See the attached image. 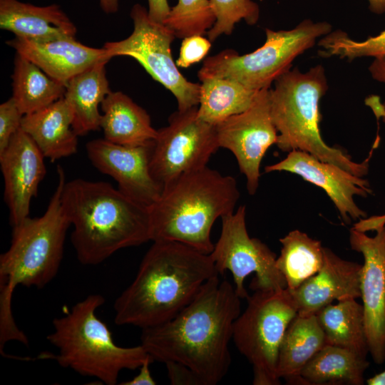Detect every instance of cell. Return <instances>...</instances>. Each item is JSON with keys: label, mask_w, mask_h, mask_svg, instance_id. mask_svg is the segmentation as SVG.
<instances>
[{"label": "cell", "mask_w": 385, "mask_h": 385, "mask_svg": "<svg viewBox=\"0 0 385 385\" xmlns=\"http://www.w3.org/2000/svg\"><path fill=\"white\" fill-rule=\"evenodd\" d=\"M219 276L207 281L174 317L142 329L140 344L153 361L165 364L171 384L215 385L228 372L240 298Z\"/></svg>", "instance_id": "obj_1"}, {"label": "cell", "mask_w": 385, "mask_h": 385, "mask_svg": "<svg viewBox=\"0 0 385 385\" xmlns=\"http://www.w3.org/2000/svg\"><path fill=\"white\" fill-rule=\"evenodd\" d=\"M152 242L133 281L115 301L118 325L143 329L164 323L219 274L210 254L175 241Z\"/></svg>", "instance_id": "obj_2"}, {"label": "cell", "mask_w": 385, "mask_h": 385, "mask_svg": "<svg viewBox=\"0 0 385 385\" xmlns=\"http://www.w3.org/2000/svg\"><path fill=\"white\" fill-rule=\"evenodd\" d=\"M61 203L73 227L71 242L83 265L101 264L121 249L151 241L148 207L108 183L66 181Z\"/></svg>", "instance_id": "obj_3"}, {"label": "cell", "mask_w": 385, "mask_h": 385, "mask_svg": "<svg viewBox=\"0 0 385 385\" xmlns=\"http://www.w3.org/2000/svg\"><path fill=\"white\" fill-rule=\"evenodd\" d=\"M239 198L232 176L207 165L186 173L165 186L148 207L151 241H175L210 254L213 224L233 212Z\"/></svg>", "instance_id": "obj_4"}, {"label": "cell", "mask_w": 385, "mask_h": 385, "mask_svg": "<svg viewBox=\"0 0 385 385\" xmlns=\"http://www.w3.org/2000/svg\"><path fill=\"white\" fill-rule=\"evenodd\" d=\"M104 303L102 295L87 296L53 319V332L46 338L57 349L50 358L61 366L115 385L123 370L139 369L150 356L141 344L123 347L115 343L108 326L96 315Z\"/></svg>", "instance_id": "obj_5"}, {"label": "cell", "mask_w": 385, "mask_h": 385, "mask_svg": "<svg viewBox=\"0 0 385 385\" xmlns=\"http://www.w3.org/2000/svg\"><path fill=\"white\" fill-rule=\"evenodd\" d=\"M270 88V111L278 133L276 145L283 152L302 150L364 177L369 172V159L354 162L341 148L328 145L322 139L319 103L328 88L322 65L306 72L289 70Z\"/></svg>", "instance_id": "obj_6"}, {"label": "cell", "mask_w": 385, "mask_h": 385, "mask_svg": "<svg viewBox=\"0 0 385 385\" xmlns=\"http://www.w3.org/2000/svg\"><path fill=\"white\" fill-rule=\"evenodd\" d=\"M57 174L58 184L45 212L13 227L11 245L0 256V298L12 299L18 285L42 288L58 272L71 225L61 203L66 180L60 165Z\"/></svg>", "instance_id": "obj_7"}, {"label": "cell", "mask_w": 385, "mask_h": 385, "mask_svg": "<svg viewBox=\"0 0 385 385\" xmlns=\"http://www.w3.org/2000/svg\"><path fill=\"white\" fill-rule=\"evenodd\" d=\"M326 21L305 19L289 30L265 29L264 44L254 51L240 55L225 49L205 59L197 72L200 81L210 77L232 79L248 88L260 91L290 70L294 60L314 46L317 39L332 31Z\"/></svg>", "instance_id": "obj_8"}, {"label": "cell", "mask_w": 385, "mask_h": 385, "mask_svg": "<svg viewBox=\"0 0 385 385\" xmlns=\"http://www.w3.org/2000/svg\"><path fill=\"white\" fill-rule=\"evenodd\" d=\"M247 300L245 311L235 321L232 340L252 366L253 384H279V350L297 314L296 304L287 288L255 290Z\"/></svg>", "instance_id": "obj_9"}, {"label": "cell", "mask_w": 385, "mask_h": 385, "mask_svg": "<svg viewBox=\"0 0 385 385\" xmlns=\"http://www.w3.org/2000/svg\"><path fill=\"white\" fill-rule=\"evenodd\" d=\"M133 30L127 38L106 42L103 48L108 56H129L136 60L150 76L170 91L184 111L199 104L200 86L188 81L179 71L171 53L175 36L165 24L151 19L148 10L139 4L130 11Z\"/></svg>", "instance_id": "obj_10"}, {"label": "cell", "mask_w": 385, "mask_h": 385, "mask_svg": "<svg viewBox=\"0 0 385 385\" xmlns=\"http://www.w3.org/2000/svg\"><path fill=\"white\" fill-rule=\"evenodd\" d=\"M246 207L221 217L220 237L210 255L219 274L229 271L240 299L249 294L245 287L246 277L255 274L252 290L287 288L286 281L276 266V254L260 240L250 237L246 227Z\"/></svg>", "instance_id": "obj_11"}, {"label": "cell", "mask_w": 385, "mask_h": 385, "mask_svg": "<svg viewBox=\"0 0 385 385\" xmlns=\"http://www.w3.org/2000/svg\"><path fill=\"white\" fill-rule=\"evenodd\" d=\"M220 148L216 126L201 120L197 106L177 111L168 125L158 130L150 172L163 188L182 175L205 167Z\"/></svg>", "instance_id": "obj_12"}, {"label": "cell", "mask_w": 385, "mask_h": 385, "mask_svg": "<svg viewBox=\"0 0 385 385\" xmlns=\"http://www.w3.org/2000/svg\"><path fill=\"white\" fill-rule=\"evenodd\" d=\"M220 148L235 157L240 172L247 180L250 195L259 186L260 165L270 147L277 141L278 133L270 111V88L259 91L252 105L216 125Z\"/></svg>", "instance_id": "obj_13"}, {"label": "cell", "mask_w": 385, "mask_h": 385, "mask_svg": "<svg viewBox=\"0 0 385 385\" xmlns=\"http://www.w3.org/2000/svg\"><path fill=\"white\" fill-rule=\"evenodd\" d=\"M385 223L366 235L352 227L349 242L353 250L362 254L360 291L369 354L376 364L385 361Z\"/></svg>", "instance_id": "obj_14"}, {"label": "cell", "mask_w": 385, "mask_h": 385, "mask_svg": "<svg viewBox=\"0 0 385 385\" xmlns=\"http://www.w3.org/2000/svg\"><path fill=\"white\" fill-rule=\"evenodd\" d=\"M153 142L154 140L140 145H123L99 138L88 142L86 148L92 165L113 178L120 191L149 207L163 192V188L150 172Z\"/></svg>", "instance_id": "obj_15"}, {"label": "cell", "mask_w": 385, "mask_h": 385, "mask_svg": "<svg viewBox=\"0 0 385 385\" xmlns=\"http://www.w3.org/2000/svg\"><path fill=\"white\" fill-rule=\"evenodd\" d=\"M266 173L286 171L302 177L321 188L335 205L344 222L364 217L366 213L357 206L354 196L372 193L369 183L333 163L324 162L302 150H292L278 163L265 168Z\"/></svg>", "instance_id": "obj_16"}, {"label": "cell", "mask_w": 385, "mask_h": 385, "mask_svg": "<svg viewBox=\"0 0 385 385\" xmlns=\"http://www.w3.org/2000/svg\"><path fill=\"white\" fill-rule=\"evenodd\" d=\"M44 158L34 140L21 128L0 153L4 200L12 227L29 217L31 200L36 197L39 183L46 175Z\"/></svg>", "instance_id": "obj_17"}, {"label": "cell", "mask_w": 385, "mask_h": 385, "mask_svg": "<svg viewBox=\"0 0 385 385\" xmlns=\"http://www.w3.org/2000/svg\"><path fill=\"white\" fill-rule=\"evenodd\" d=\"M362 265L345 260L329 248L324 247L321 270L289 291L297 309V314H315L334 300L361 298L360 277Z\"/></svg>", "instance_id": "obj_18"}, {"label": "cell", "mask_w": 385, "mask_h": 385, "mask_svg": "<svg viewBox=\"0 0 385 385\" xmlns=\"http://www.w3.org/2000/svg\"><path fill=\"white\" fill-rule=\"evenodd\" d=\"M6 43L53 79L66 86L75 76L92 66L111 59L106 49L87 46L76 37L36 41L19 37Z\"/></svg>", "instance_id": "obj_19"}, {"label": "cell", "mask_w": 385, "mask_h": 385, "mask_svg": "<svg viewBox=\"0 0 385 385\" xmlns=\"http://www.w3.org/2000/svg\"><path fill=\"white\" fill-rule=\"evenodd\" d=\"M0 28L36 41L76 37L77 31L59 6H37L18 0H0Z\"/></svg>", "instance_id": "obj_20"}, {"label": "cell", "mask_w": 385, "mask_h": 385, "mask_svg": "<svg viewBox=\"0 0 385 385\" xmlns=\"http://www.w3.org/2000/svg\"><path fill=\"white\" fill-rule=\"evenodd\" d=\"M73 120L71 108L63 97L44 108L24 115L21 128L45 158L54 162L77 152L78 135L72 127Z\"/></svg>", "instance_id": "obj_21"}, {"label": "cell", "mask_w": 385, "mask_h": 385, "mask_svg": "<svg viewBox=\"0 0 385 385\" xmlns=\"http://www.w3.org/2000/svg\"><path fill=\"white\" fill-rule=\"evenodd\" d=\"M104 138L123 145H140L155 140L158 130L147 111L120 91H111L101 106Z\"/></svg>", "instance_id": "obj_22"}, {"label": "cell", "mask_w": 385, "mask_h": 385, "mask_svg": "<svg viewBox=\"0 0 385 385\" xmlns=\"http://www.w3.org/2000/svg\"><path fill=\"white\" fill-rule=\"evenodd\" d=\"M101 61L73 77L66 84L63 98L71 108L72 127L78 136L101 128L100 107L112 91L106 65Z\"/></svg>", "instance_id": "obj_23"}, {"label": "cell", "mask_w": 385, "mask_h": 385, "mask_svg": "<svg viewBox=\"0 0 385 385\" xmlns=\"http://www.w3.org/2000/svg\"><path fill=\"white\" fill-rule=\"evenodd\" d=\"M326 344L316 314H297L289 323L279 347L278 378L285 379L289 384H304L302 370Z\"/></svg>", "instance_id": "obj_24"}, {"label": "cell", "mask_w": 385, "mask_h": 385, "mask_svg": "<svg viewBox=\"0 0 385 385\" xmlns=\"http://www.w3.org/2000/svg\"><path fill=\"white\" fill-rule=\"evenodd\" d=\"M327 344L346 349L366 358L369 353L362 304L348 298L329 304L316 314Z\"/></svg>", "instance_id": "obj_25"}, {"label": "cell", "mask_w": 385, "mask_h": 385, "mask_svg": "<svg viewBox=\"0 0 385 385\" xmlns=\"http://www.w3.org/2000/svg\"><path fill=\"white\" fill-rule=\"evenodd\" d=\"M369 366L366 358L339 346L326 344L304 366V384L362 385Z\"/></svg>", "instance_id": "obj_26"}, {"label": "cell", "mask_w": 385, "mask_h": 385, "mask_svg": "<svg viewBox=\"0 0 385 385\" xmlns=\"http://www.w3.org/2000/svg\"><path fill=\"white\" fill-rule=\"evenodd\" d=\"M11 78V97L24 115L48 106L62 98L65 93V85L17 53Z\"/></svg>", "instance_id": "obj_27"}, {"label": "cell", "mask_w": 385, "mask_h": 385, "mask_svg": "<svg viewBox=\"0 0 385 385\" xmlns=\"http://www.w3.org/2000/svg\"><path fill=\"white\" fill-rule=\"evenodd\" d=\"M200 81L197 115L215 125L247 110L259 91L230 78L210 77Z\"/></svg>", "instance_id": "obj_28"}, {"label": "cell", "mask_w": 385, "mask_h": 385, "mask_svg": "<svg viewBox=\"0 0 385 385\" xmlns=\"http://www.w3.org/2000/svg\"><path fill=\"white\" fill-rule=\"evenodd\" d=\"M282 245L276 266L284 277L287 289L293 291L317 274L324 262V247L319 240L298 230L279 240Z\"/></svg>", "instance_id": "obj_29"}, {"label": "cell", "mask_w": 385, "mask_h": 385, "mask_svg": "<svg viewBox=\"0 0 385 385\" xmlns=\"http://www.w3.org/2000/svg\"><path fill=\"white\" fill-rule=\"evenodd\" d=\"M215 23L210 0H178L163 24L175 38L204 36Z\"/></svg>", "instance_id": "obj_30"}, {"label": "cell", "mask_w": 385, "mask_h": 385, "mask_svg": "<svg viewBox=\"0 0 385 385\" xmlns=\"http://www.w3.org/2000/svg\"><path fill=\"white\" fill-rule=\"evenodd\" d=\"M318 45L322 56H339L352 61L361 57L380 58L385 56V29L362 41L350 38L343 31H331L320 38Z\"/></svg>", "instance_id": "obj_31"}, {"label": "cell", "mask_w": 385, "mask_h": 385, "mask_svg": "<svg viewBox=\"0 0 385 385\" xmlns=\"http://www.w3.org/2000/svg\"><path fill=\"white\" fill-rule=\"evenodd\" d=\"M215 23L207 31V38L215 41L222 34L230 35L235 25L244 20L248 25L257 24L260 7L252 0H210Z\"/></svg>", "instance_id": "obj_32"}, {"label": "cell", "mask_w": 385, "mask_h": 385, "mask_svg": "<svg viewBox=\"0 0 385 385\" xmlns=\"http://www.w3.org/2000/svg\"><path fill=\"white\" fill-rule=\"evenodd\" d=\"M23 116L12 97L0 105V153L21 128Z\"/></svg>", "instance_id": "obj_33"}, {"label": "cell", "mask_w": 385, "mask_h": 385, "mask_svg": "<svg viewBox=\"0 0 385 385\" xmlns=\"http://www.w3.org/2000/svg\"><path fill=\"white\" fill-rule=\"evenodd\" d=\"M211 43L203 36H192L183 38L175 61L177 66L186 68L203 60L210 50Z\"/></svg>", "instance_id": "obj_34"}, {"label": "cell", "mask_w": 385, "mask_h": 385, "mask_svg": "<svg viewBox=\"0 0 385 385\" xmlns=\"http://www.w3.org/2000/svg\"><path fill=\"white\" fill-rule=\"evenodd\" d=\"M148 1L150 18L156 22L163 24L171 9L168 0H148Z\"/></svg>", "instance_id": "obj_35"}, {"label": "cell", "mask_w": 385, "mask_h": 385, "mask_svg": "<svg viewBox=\"0 0 385 385\" xmlns=\"http://www.w3.org/2000/svg\"><path fill=\"white\" fill-rule=\"evenodd\" d=\"M153 361L151 358L147 359L140 366L139 373L130 380L120 383L121 385H155L156 381L150 371V364Z\"/></svg>", "instance_id": "obj_36"}, {"label": "cell", "mask_w": 385, "mask_h": 385, "mask_svg": "<svg viewBox=\"0 0 385 385\" xmlns=\"http://www.w3.org/2000/svg\"><path fill=\"white\" fill-rule=\"evenodd\" d=\"M369 71L374 80L385 83V56L374 58Z\"/></svg>", "instance_id": "obj_37"}, {"label": "cell", "mask_w": 385, "mask_h": 385, "mask_svg": "<svg viewBox=\"0 0 385 385\" xmlns=\"http://www.w3.org/2000/svg\"><path fill=\"white\" fill-rule=\"evenodd\" d=\"M365 103L368 106L379 118H381L385 123V101L381 103L379 97L377 96H371L365 100Z\"/></svg>", "instance_id": "obj_38"}, {"label": "cell", "mask_w": 385, "mask_h": 385, "mask_svg": "<svg viewBox=\"0 0 385 385\" xmlns=\"http://www.w3.org/2000/svg\"><path fill=\"white\" fill-rule=\"evenodd\" d=\"M101 9L107 14H113L118 10V0H99Z\"/></svg>", "instance_id": "obj_39"}, {"label": "cell", "mask_w": 385, "mask_h": 385, "mask_svg": "<svg viewBox=\"0 0 385 385\" xmlns=\"http://www.w3.org/2000/svg\"><path fill=\"white\" fill-rule=\"evenodd\" d=\"M369 9L376 14L385 13V0H367Z\"/></svg>", "instance_id": "obj_40"}, {"label": "cell", "mask_w": 385, "mask_h": 385, "mask_svg": "<svg viewBox=\"0 0 385 385\" xmlns=\"http://www.w3.org/2000/svg\"><path fill=\"white\" fill-rule=\"evenodd\" d=\"M369 385H385V370L366 380Z\"/></svg>", "instance_id": "obj_41"}]
</instances>
